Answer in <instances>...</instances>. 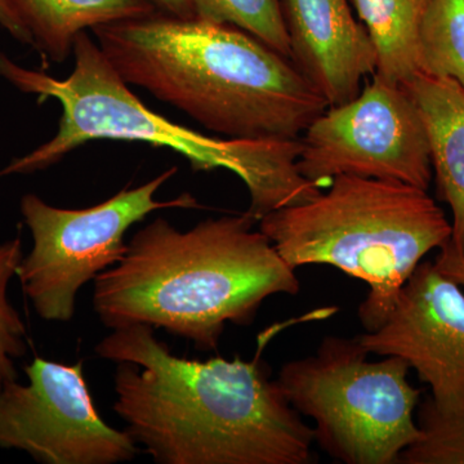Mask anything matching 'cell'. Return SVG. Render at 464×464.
<instances>
[{"instance_id":"obj_12","label":"cell","mask_w":464,"mask_h":464,"mask_svg":"<svg viewBox=\"0 0 464 464\" xmlns=\"http://www.w3.org/2000/svg\"><path fill=\"white\" fill-rule=\"evenodd\" d=\"M402 85L420 110L440 195L453 215L449 243L464 257V90L422 72Z\"/></svg>"},{"instance_id":"obj_14","label":"cell","mask_w":464,"mask_h":464,"mask_svg":"<svg viewBox=\"0 0 464 464\" xmlns=\"http://www.w3.org/2000/svg\"><path fill=\"white\" fill-rule=\"evenodd\" d=\"M377 53L375 74L390 83L411 81L420 66V33L429 0H353Z\"/></svg>"},{"instance_id":"obj_1","label":"cell","mask_w":464,"mask_h":464,"mask_svg":"<svg viewBox=\"0 0 464 464\" xmlns=\"http://www.w3.org/2000/svg\"><path fill=\"white\" fill-rule=\"evenodd\" d=\"M97 355L118 364L114 411L160 464H310L314 430L270 366L173 355L142 324L112 329Z\"/></svg>"},{"instance_id":"obj_19","label":"cell","mask_w":464,"mask_h":464,"mask_svg":"<svg viewBox=\"0 0 464 464\" xmlns=\"http://www.w3.org/2000/svg\"><path fill=\"white\" fill-rule=\"evenodd\" d=\"M435 265L440 271L459 286H464V257L456 252L450 243L440 248Z\"/></svg>"},{"instance_id":"obj_3","label":"cell","mask_w":464,"mask_h":464,"mask_svg":"<svg viewBox=\"0 0 464 464\" xmlns=\"http://www.w3.org/2000/svg\"><path fill=\"white\" fill-rule=\"evenodd\" d=\"M257 224L246 212L188 231L154 219L94 279V313L106 328L142 324L216 351L227 324L248 326L266 299L301 290L295 268Z\"/></svg>"},{"instance_id":"obj_10","label":"cell","mask_w":464,"mask_h":464,"mask_svg":"<svg viewBox=\"0 0 464 464\" xmlns=\"http://www.w3.org/2000/svg\"><path fill=\"white\" fill-rule=\"evenodd\" d=\"M369 355L398 356L440 402L464 399V295L435 262H422L380 328L357 335Z\"/></svg>"},{"instance_id":"obj_17","label":"cell","mask_w":464,"mask_h":464,"mask_svg":"<svg viewBox=\"0 0 464 464\" xmlns=\"http://www.w3.org/2000/svg\"><path fill=\"white\" fill-rule=\"evenodd\" d=\"M195 17L239 27L289 58L290 43L282 0H190Z\"/></svg>"},{"instance_id":"obj_5","label":"cell","mask_w":464,"mask_h":464,"mask_svg":"<svg viewBox=\"0 0 464 464\" xmlns=\"http://www.w3.org/2000/svg\"><path fill=\"white\" fill-rule=\"evenodd\" d=\"M328 188L262 217L258 228L295 270L328 265L364 282L359 319L375 331L423 258L451 239V222L427 190L408 183L342 174Z\"/></svg>"},{"instance_id":"obj_16","label":"cell","mask_w":464,"mask_h":464,"mask_svg":"<svg viewBox=\"0 0 464 464\" xmlns=\"http://www.w3.org/2000/svg\"><path fill=\"white\" fill-rule=\"evenodd\" d=\"M420 436L400 454L402 464H464V399L440 402L431 396L418 413Z\"/></svg>"},{"instance_id":"obj_4","label":"cell","mask_w":464,"mask_h":464,"mask_svg":"<svg viewBox=\"0 0 464 464\" xmlns=\"http://www.w3.org/2000/svg\"><path fill=\"white\" fill-rule=\"evenodd\" d=\"M72 54V74L56 79L18 65L0 52V78L24 93L35 94L39 102L57 100L63 110L53 139L14 158L0 169V179L41 172L87 142L112 140L173 150L197 172L230 170L246 185L250 200L246 213L257 222L274 210L304 203L323 191L322 186L299 173L298 139L207 136L149 109L87 32L76 36Z\"/></svg>"},{"instance_id":"obj_9","label":"cell","mask_w":464,"mask_h":464,"mask_svg":"<svg viewBox=\"0 0 464 464\" xmlns=\"http://www.w3.org/2000/svg\"><path fill=\"white\" fill-rule=\"evenodd\" d=\"M27 384L0 389V448L25 451L43 464L130 462L139 445L97 411L83 362L63 364L35 357Z\"/></svg>"},{"instance_id":"obj_6","label":"cell","mask_w":464,"mask_h":464,"mask_svg":"<svg viewBox=\"0 0 464 464\" xmlns=\"http://www.w3.org/2000/svg\"><path fill=\"white\" fill-rule=\"evenodd\" d=\"M368 356L356 337L328 335L313 355L284 364L276 380L293 408L314 420L315 442L333 459L396 464L420 436V390L408 381L405 360Z\"/></svg>"},{"instance_id":"obj_20","label":"cell","mask_w":464,"mask_h":464,"mask_svg":"<svg viewBox=\"0 0 464 464\" xmlns=\"http://www.w3.org/2000/svg\"><path fill=\"white\" fill-rule=\"evenodd\" d=\"M0 26L5 27L21 44L32 45L34 47L32 35L27 32L24 24L21 23L17 14H14L11 5H8L7 0H0Z\"/></svg>"},{"instance_id":"obj_7","label":"cell","mask_w":464,"mask_h":464,"mask_svg":"<svg viewBox=\"0 0 464 464\" xmlns=\"http://www.w3.org/2000/svg\"><path fill=\"white\" fill-rule=\"evenodd\" d=\"M169 168L145 185L121 190L110 199L84 209L50 206L38 195L21 199L24 221L34 246L18 266L17 275L34 310L47 322H70L76 295L85 284L123 259L125 234L155 210L200 208L190 194L176 199H155L159 188L177 173Z\"/></svg>"},{"instance_id":"obj_8","label":"cell","mask_w":464,"mask_h":464,"mask_svg":"<svg viewBox=\"0 0 464 464\" xmlns=\"http://www.w3.org/2000/svg\"><path fill=\"white\" fill-rule=\"evenodd\" d=\"M297 167L328 188L334 177L390 179L429 190L431 154L420 110L402 84L377 75L359 96L329 106L299 137Z\"/></svg>"},{"instance_id":"obj_11","label":"cell","mask_w":464,"mask_h":464,"mask_svg":"<svg viewBox=\"0 0 464 464\" xmlns=\"http://www.w3.org/2000/svg\"><path fill=\"white\" fill-rule=\"evenodd\" d=\"M290 61L326 101L355 99L366 76L375 74L377 53L350 0H282Z\"/></svg>"},{"instance_id":"obj_18","label":"cell","mask_w":464,"mask_h":464,"mask_svg":"<svg viewBox=\"0 0 464 464\" xmlns=\"http://www.w3.org/2000/svg\"><path fill=\"white\" fill-rule=\"evenodd\" d=\"M20 237L0 244V389L17 381L16 362L26 355V326L8 298V286L23 261Z\"/></svg>"},{"instance_id":"obj_21","label":"cell","mask_w":464,"mask_h":464,"mask_svg":"<svg viewBox=\"0 0 464 464\" xmlns=\"http://www.w3.org/2000/svg\"><path fill=\"white\" fill-rule=\"evenodd\" d=\"M158 11L181 18L195 17L190 0H151Z\"/></svg>"},{"instance_id":"obj_13","label":"cell","mask_w":464,"mask_h":464,"mask_svg":"<svg viewBox=\"0 0 464 464\" xmlns=\"http://www.w3.org/2000/svg\"><path fill=\"white\" fill-rule=\"evenodd\" d=\"M32 35L34 48L57 63H65L79 34L94 27L149 16L151 0H7Z\"/></svg>"},{"instance_id":"obj_15","label":"cell","mask_w":464,"mask_h":464,"mask_svg":"<svg viewBox=\"0 0 464 464\" xmlns=\"http://www.w3.org/2000/svg\"><path fill=\"white\" fill-rule=\"evenodd\" d=\"M420 72L464 90V0H429L420 33Z\"/></svg>"},{"instance_id":"obj_2","label":"cell","mask_w":464,"mask_h":464,"mask_svg":"<svg viewBox=\"0 0 464 464\" xmlns=\"http://www.w3.org/2000/svg\"><path fill=\"white\" fill-rule=\"evenodd\" d=\"M92 32L125 83L227 139L297 140L329 108L289 58L237 26L155 11Z\"/></svg>"}]
</instances>
